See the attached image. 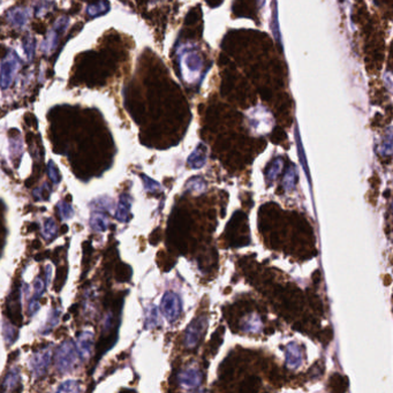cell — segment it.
Wrapping results in <instances>:
<instances>
[{"instance_id": "18", "label": "cell", "mask_w": 393, "mask_h": 393, "mask_svg": "<svg viewBox=\"0 0 393 393\" xmlns=\"http://www.w3.org/2000/svg\"><path fill=\"white\" fill-rule=\"evenodd\" d=\"M47 171H49V177H50V179L52 180V183L56 184V185L59 183V180H60L59 173H58V170H57V167L54 166L53 162L49 163V167H47Z\"/></svg>"}, {"instance_id": "2", "label": "cell", "mask_w": 393, "mask_h": 393, "mask_svg": "<svg viewBox=\"0 0 393 393\" xmlns=\"http://www.w3.org/2000/svg\"><path fill=\"white\" fill-rule=\"evenodd\" d=\"M76 356L78 353L75 351L74 344L72 341L67 340L58 348L57 352V368L60 373H67L72 370L76 362Z\"/></svg>"}, {"instance_id": "13", "label": "cell", "mask_w": 393, "mask_h": 393, "mask_svg": "<svg viewBox=\"0 0 393 393\" xmlns=\"http://www.w3.org/2000/svg\"><path fill=\"white\" fill-rule=\"evenodd\" d=\"M22 46H23V51H24L25 56H27V58H28V60H32V58H34V54H35V46H36L34 37H31V36H25L22 41Z\"/></svg>"}, {"instance_id": "8", "label": "cell", "mask_w": 393, "mask_h": 393, "mask_svg": "<svg viewBox=\"0 0 393 393\" xmlns=\"http://www.w3.org/2000/svg\"><path fill=\"white\" fill-rule=\"evenodd\" d=\"M130 209V199L128 195H122L120 197V202L118 205V210H116V218L120 221H127L128 220V214Z\"/></svg>"}, {"instance_id": "17", "label": "cell", "mask_w": 393, "mask_h": 393, "mask_svg": "<svg viewBox=\"0 0 393 393\" xmlns=\"http://www.w3.org/2000/svg\"><path fill=\"white\" fill-rule=\"evenodd\" d=\"M58 321H59V312H58V311H52V312H51L50 316H49V319H47L46 325L44 326V333L50 332V331L57 325Z\"/></svg>"}, {"instance_id": "12", "label": "cell", "mask_w": 393, "mask_h": 393, "mask_svg": "<svg viewBox=\"0 0 393 393\" xmlns=\"http://www.w3.org/2000/svg\"><path fill=\"white\" fill-rule=\"evenodd\" d=\"M17 383H19V370L14 368L6 376L5 382H3V388H5L6 391H10L16 387Z\"/></svg>"}, {"instance_id": "1", "label": "cell", "mask_w": 393, "mask_h": 393, "mask_svg": "<svg viewBox=\"0 0 393 393\" xmlns=\"http://www.w3.org/2000/svg\"><path fill=\"white\" fill-rule=\"evenodd\" d=\"M19 57L13 50H10L5 59L2 60L1 65H0V88L2 90L9 88L14 80V76H15L16 72L19 71Z\"/></svg>"}, {"instance_id": "11", "label": "cell", "mask_w": 393, "mask_h": 393, "mask_svg": "<svg viewBox=\"0 0 393 393\" xmlns=\"http://www.w3.org/2000/svg\"><path fill=\"white\" fill-rule=\"evenodd\" d=\"M42 234L46 240H52L57 234V225L52 218H47L42 228Z\"/></svg>"}, {"instance_id": "15", "label": "cell", "mask_w": 393, "mask_h": 393, "mask_svg": "<svg viewBox=\"0 0 393 393\" xmlns=\"http://www.w3.org/2000/svg\"><path fill=\"white\" fill-rule=\"evenodd\" d=\"M58 211H59L61 219H70L73 214H74L72 205L68 204L66 202H60L59 204H58Z\"/></svg>"}, {"instance_id": "6", "label": "cell", "mask_w": 393, "mask_h": 393, "mask_svg": "<svg viewBox=\"0 0 393 393\" xmlns=\"http://www.w3.org/2000/svg\"><path fill=\"white\" fill-rule=\"evenodd\" d=\"M94 345V336L92 332H83L81 336L79 337L78 344H76V349L78 353L82 359H88L93 351Z\"/></svg>"}, {"instance_id": "4", "label": "cell", "mask_w": 393, "mask_h": 393, "mask_svg": "<svg viewBox=\"0 0 393 393\" xmlns=\"http://www.w3.org/2000/svg\"><path fill=\"white\" fill-rule=\"evenodd\" d=\"M51 355H52L51 348L47 347L38 351L34 356H32L30 361V368L36 378L42 377L43 375L46 373V369L51 361Z\"/></svg>"}, {"instance_id": "3", "label": "cell", "mask_w": 393, "mask_h": 393, "mask_svg": "<svg viewBox=\"0 0 393 393\" xmlns=\"http://www.w3.org/2000/svg\"><path fill=\"white\" fill-rule=\"evenodd\" d=\"M68 25V19L67 17H60L59 20H57L56 24L52 30L49 32L47 37L42 44V50L45 54H49L51 52H53L56 50V47L58 45V41H59V36L61 32L65 31V29L67 28Z\"/></svg>"}, {"instance_id": "5", "label": "cell", "mask_w": 393, "mask_h": 393, "mask_svg": "<svg viewBox=\"0 0 393 393\" xmlns=\"http://www.w3.org/2000/svg\"><path fill=\"white\" fill-rule=\"evenodd\" d=\"M29 16H30V10L23 7H16V8L10 9L7 13V20L8 22L16 28H22L25 23L28 22Z\"/></svg>"}, {"instance_id": "14", "label": "cell", "mask_w": 393, "mask_h": 393, "mask_svg": "<svg viewBox=\"0 0 393 393\" xmlns=\"http://www.w3.org/2000/svg\"><path fill=\"white\" fill-rule=\"evenodd\" d=\"M2 332H3V337H5V340L7 344H12L14 340H15V337H16V330L14 329V327L10 325V324L7 323L6 321H3V325H2Z\"/></svg>"}, {"instance_id": "16", "label": "cell", "mask_w": 393, "mask_h": 393, "mask_svg": "<svg viewBox=\"0 0 393 393\" xmlns=\"http://www.w3.org/2000/svg\"><path fill=\"white\" fill-rule=\"evenodd\" d=\"M58 392H79L80 385L75 381H66L57 389Z\"/></svg>"}, {"instance_id": "19", "label": "cell", "mask_w": 393, "mask_h": 393, "mask_svg": "<svg viewBox=\"0 0 393 393\" xmlns=\"http://www.w3.org/2000/svg\"><path fill=\"white\" fill-rule=\"evenodd\" d=\"M21 148H22V143H21V139L19 136L10 140V149H12V152L14 155L19 154L21 151Z\"/></svg>"}, {"instance_id": "9", "label": "cell", "mask_w": 393, "mask_h": 393, "mask_svg": "<svg viewBox=\"0 0 393 393\" xmlns=\"http://www.w3.org/2000/svg\"><path fill=\"white\" fill-rule=\"evenodd\" d=\"M90 225L95 232H103L107 227V219L103 213L95 212L93 213L92 219H90Z\"/></svg>"}, {"instance_id": "20", "label": "cell", "mask_w": 393, "mask_h": 393, "mask_svg": "<svg viewBox=\"0 0 393 393\" xmlns=\"http://www.w3.org/2000/svg\"><path fill=\"white\" fill-rule=\"evenodd\" d=\"M43 290H44V284H43L41 279H37L35 282V297L41 296Z\"/></svg>"}, {"instance_id": "21", "label": "cell", "mask_w": 393, "mask_h": 393, "mask_svg": "<svg viewBox=\"0 0 393 393\" xmlns=\"http://www.w3.org/2000/svg\"><path fill=\"white\" fill-rule=\"evenodd\" d=\"M38 309H39L38 302L34 299L30 302V304H29V314H30L31 316H34L36 312L38 311Z\"/></svg>"}, {"instance_id": "10", "label": "cell", "mask_w": 393, "mask_h": 393, "mask_svg": "<svg viewBox=\"0 0 393 393\" xmlns=\"http://www.w3.org/2000/svg\"><path fill=\"white\" fill-rule=\"evenodd\" d=\"M108 8H110V6H108L106 0H100L99 2L93 3V5L88 6V8H87V13H88L89 16L95 17V16L101 15V14L106 13Z\"/></svg>"}, {"instance_id": "7", "label": "cell", "mask_w": 393, "mask_h": 393, "mask_svg": "<svg viewBox=\"0 0 393 393\" xmlns=\"http://www.w3.org/2000/svg\"><path fill=\"white\" fill-rule=\"evenodd\" d=\"M177 301H178V299L174 294L167 293L166 295L164 296L162 308L164 310V314H165L169 318L176 317V316L178 315V312H179V310H177V308H176V304H178Z\"/></svg>"}]
</instances>
